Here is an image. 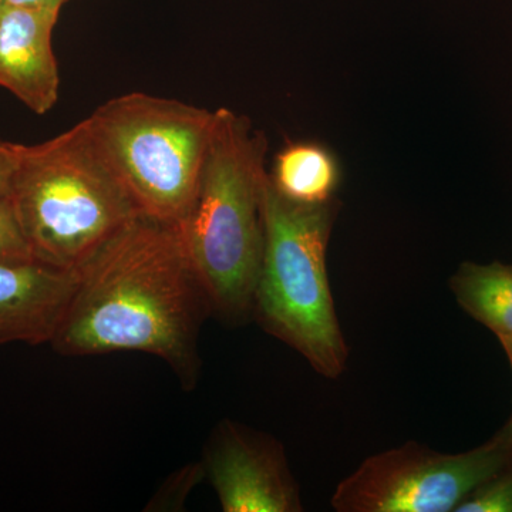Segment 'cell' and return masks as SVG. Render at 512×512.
<instances>
[{
  "mask_svg": "<svg viewBox=\"0 0 512 512\" xmlns=\"http://www.w3.org/2000/svg\"><path fill=\"white\" fill-rule=\"evenodd\" d=\"M207 313L177 224L138 215L80 271L50 346L70 357L148 353L191 390L200 376L198 335Z\"/></svg>",
  "mask_w": 512,
  "mask_h": 512,
  "instance_id": "6da1fadb",
  "label": "cell"
},
{
  "mask_svg": "<svg viewBox=\"0 0 512 512\" xmlns=\"http://www.w3.org/2000/svg\"><path fill=\"white\" fill-rule=\"evenodd\" d=\"M268 141L247 116L215 110L210 146L180 224L185 254L210 313L227 325L252 319L265 247Z\"/></svg>",
  "mask_w": 512,
  "mask_h": 512,
  "instance_id": "7a4b0ae2",
  "label": "cell"
},
{
  "mask_svg": "<svg viewBox=\"0 0 512 512\" xmlns=\"http://www.w3.org/2000/svg\"><path fill=\"white\" fill-rule=\"evenodd\" d=\"M9 198L36 261L63 271H82L140 215L84 121L20 144Z\"/></svg>",
  "mask_w": 512,
  "mask_h": 512,
  "instance_id": "3957f363",
  "label": "cell"
},
{
  "mask_svg": "<svg viewBox=\"0 0 512 512\" xmlns=\"http://www.w3.org/2000/svg\"><path fill=\"white\" fill-rule=\"evenodd\" d=\"M342 202L302 205L285 200L268 178L264 197L265 247L252 319L326 379L348 365L330 288L329 241Z\"/></svg>",
  "mask_w": 512,
  "mask_h": 512,
  "instance_id": "277c9868",
  "label": "cell"
},
{
  "mask_svg": "<svg viewBox=\"0 0 512 512\" xmlns=\"http://www.w3.org/2000/svg\"><path fill=\"white\" fill-rule=\"evenodd\" d=\"M83 121L140 215L180 224L197 191L215 111L136 92L106 101Z\"/></svg>",
  "mask_w": 512,
  "mask_h": 512,
  "instance_id": "5b68a950",
  "label": "cell"
},
{
  "mask_svg": "<svg viewBox=\"0 0 512 512\" xmlns=\"http://www.w3.org/2000/svg\"><path fill=\"white\" fill-rule=\"evenodd\" d=\"M510 457L497 436L458 454L409 441L366 458L340 481L330 504L338 512H456Z\"/></svg>",
  "mask_w": 512,
  "mask_h": 512,
  "instance_id": "8992f818",
  "label": "cell"
},
{
  "mask_svg": "<svg viewBox=\"0 0 512 512\" xmlns=\"http://www.w3.org/2000/svg\"><path fill=\"white\" fill-rule=\"evenodd\" d=\"M202 464L224 512L303 511L285 448L268 434L222 420L205 446Z\"/></svg>",
  "mask_w": 512,
  "mask_h": 512,
  "instance_id": "52a82bcc",
  "label": "cell"
},
{
  "mask_svg": "<svg viewBox=\"0 0 512 512\" xmlns=\"http://www.w3.org/2000/svg\"><path fill=\"white\" fill-rule=\"evenodd\" d=\"M60 13L0 6V87L36 114L59 100L60 76L52 37Z\"/></svg>",
  "mask_w": 512,
  "mask_h": 512,
  "instance_id": "ba28073f",
  "label": "cell"
},
{
  "mask_svg": "<svg viewBox=\"0 0 512 512\" xmlns=\"http://www.w3.org/2000/svg\"><path fill=\"white\" fill-rule=\"evenodd\" d=\"M79 279L40 262L0 264V345L50 343Z\"/></svg>",
  "mask_w": 512,
  "mask_h": 512,
  "instance_id": "9c48e42d",
  "label": "cell"
},
{
  "mask_svg": "<svg viewBox=\"0 0 512 512\" xmlns=\"http://www.w3.org/2000/svg\"><path fill=\"white\" fill-rule=\"evenodd\" d=\"M269 178L285 200L318 205L336 198L342 171L328 147L318 141H296L279 151Z\"/></svg>",
  "mask_w": 512,
  "mask_h": 512,
  "instance_id": "30bf717a",
  "label": "cell"
},
{
  "mask_svg": "<svg viewBox=\"0 0 512 512\" xmlns=\"http://www.w3.org/2000/svg\"><path fill=\"white\" fill-rule=\"evenodd\" d=\"M460 308L498 340L512 339V265L463 262L450 278Z\"/></svg>",
  "mask_w": 512,
  "mask_h": 512,
  "instance_id": "8fae6325",
  "label": "cell"
},
{
  "mask_svg": "<svg viewBox=\"0 0 512 512\" xmlns=\"http://www.w3.org/2000/svg\"><path fill=\"white\" fill-rule=\"evenodd\" d=\"M456 512H512V457L468 495Z\"/></svg>",
  "mask_w": 512,
  "mask_h": 512,
  "instance_id": "7c38bea8",
  "label": "cell"
},
{
  "mask_svg": "<svg viewBox=\"0 0 512 512\" xmlns=\"http://www.w3.org/2000/svg\"><path fill=\"white\" fill-rule=\"evenodd\" d=\"M37 262L9 197H0V264Z\"/></svg>",
  "mask_w": 512,
  "mask_h": 512,
  "instance_id": "4fadbf2b",
  "label": "cell"
},
{
  "mask_svg": "<svg viewBox=\"0 0 512 512\" xmlns=\"http://www.w3.org/2000/svg\"><path fill=\"white\" fill-rule=\"evenodd\" d=\"M205 474L204 464L198 463L194 466L184 468L181 473L174 474L170 478V483L164 484L160 494L154 498L148 507H157V510H171L173 507H180L184 504L192 488L195 487Z\"/></svg>",
  "mask_w": 512,
  "mask_h": 512,
  "instance_id": "5bb4252c",
  "label": "cell"
},
{
  "mask_svg": "<svg viewBox=\"0 0 512 512\" xmlns=\"http://www.w3.org/2000/svg\"><path fill=\"white\" fill-rule=\"evenodd\" d=\"M20 144L0 138V197H9L13 175L18 167Z\"/></svg>",
  "mask_w": 512,
  "mask_h": 512,
  "instance_id": "9a60e30c",
  "label": "cell"
},
{
  "mask_svg": "<svg viewBox=\"0 0 512 512\" xmlns=\"http://www.w3.org/2000/svg\"><path fill=\"white\" fill-rule=\"evenodd\" d=\"M8 5L20 6V8L43 9L60 13L63 6L70 0H5Z\"/></svg>",
  "mask_w": 512,
  "mask_h": 512,
  "instance_id": "2e32d148",
  "label": "cell"
},
{
  "mask_svg": "<svg viewBox=\"0 0 512 512\" xmlns=\"http://www.w3.org/2000/svg\"><path fill=\"white\" fill-rule=\"evenodd\" d=\"M495 436L498 437L501 441H503V444L505 448H507L508 453H510V456L512 457V414L510 419H508L507 423L504 424L503 427H501L500 431H498Z\"/></svg>",
  "mask_w": 512,
  "mask_h": 512,
  "instance_id": "e0dca14e",
  "label": "cell"
},
{
  "mask_svg": "<svg viewBox=\"0 0 512 512\" xmlns=\"http://www.w3.org/2000/svg\"><path fill=\"white\" fill-rule=\"evenodd\" d=\"M501 346H503L505 355H507L508 360H510V365L512 367V339H501Z\"/></svg>",
  "mask_w": 512,
  "mask_h": 512,
  "instance_id": "ac0fdd59",
  "label": "cell"
},
{
  "mask_svg": "<svg viewBox=\"0 0 512 512\" xmlns=\"http://www.w3.org/2000/svg\"><path fill=\"white\" fill-rule=\"evenodd\" d=\"M3 3H5V0H0V6H2Z\"/></svg>",
  "mask_w": 512,
  "mask_h": 512,
  "instance_id": "d6986e66",
  "label": "cell"
}]
</instances>
